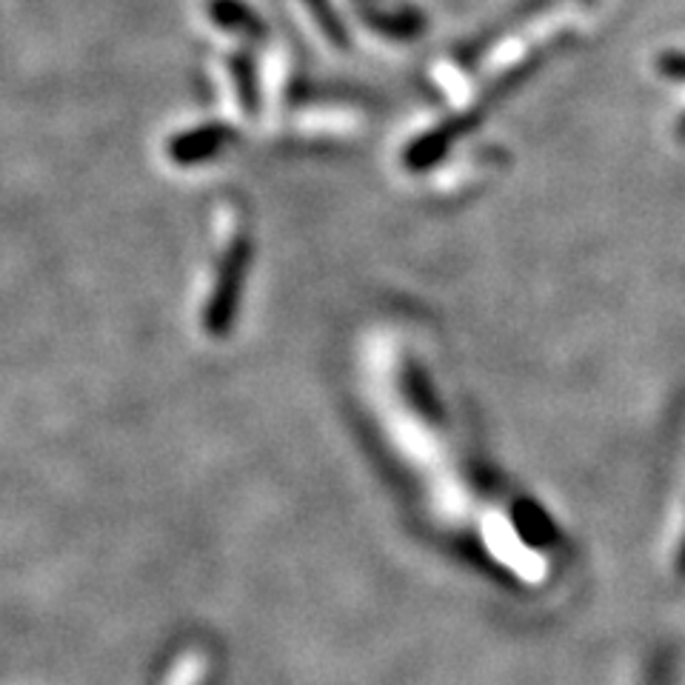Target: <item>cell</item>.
Segmentation results:
<instances>
[{
  "mask_svg": "<svg viewBox=\"0 0 685 685\" xmlns=\"http://www.w3.org/2000/svg\"><path fill=\"white\" fill-rule=\"evenodd\" d=\"M354 27L366 29V34L383 40V43H397L417 34L420 14L406 0H338Z\"/></svg>",
  "mask_w": 685,
  "mask_h": 685,
  "instance_id": "6da1fadb",
  "label": "cell"
},
{
  "mask_svg": "<svg viewBox=\"0 0 685 685\" xmlns=\"http://www.w3.org/2000/svg\"><path fill=\"white\" fill-rule=\"evenodd\" d=\"M198 18L209 32L229 43H254L266 32L263 18L246 0H200Z\"/></svg>",
  "mask_w": 685,
  "mask_h": 685,
  "instance_id": "7a4b0ae2",
  "label": "cell"
},
{
  "mask_svg": "<svg viewBox=\"0 0 685 685\" xmlns=\"http://www.w3.org/2000/svg\"><path fill=\"white\" fill-rule=\"evenodd\" d=\"M294 18L306 27L312 38H318L326 49H346V27L338 7V0H289Z\"/></svg>",
  "mask_w": 685,
  "mask_h": 685,
  "instance_id": "3957f363",
  "label": "cell"
}]
</instances>
